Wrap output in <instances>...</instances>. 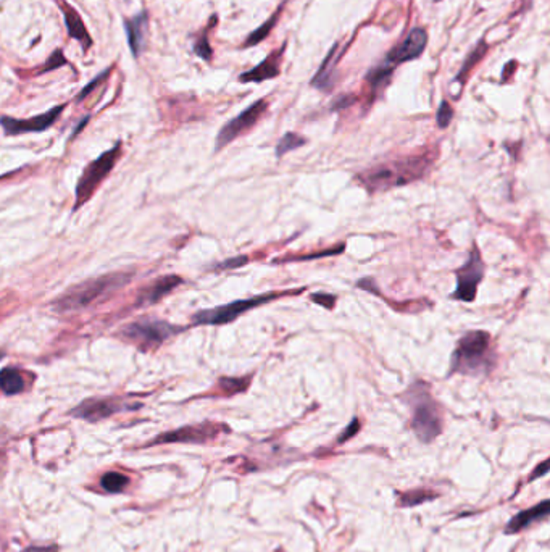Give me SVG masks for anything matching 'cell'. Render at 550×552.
Masks as SVG:
<instances>
[{
    "instance_id": "obj_1",
    "label": "cell",
    "mask_w": 550,
    "mask_h": 552,
    "mask_svg": "<svg viewBox=\"0 0 550 552\" xmlns=\"http://www.w3.org/2000/svg\"><path fill=\"white\" fill-rule=\"evenodd\" d=\"M434 159H436L434 152H423L389 163H380V165L358 173L356 179H358V183L370 194L384 192L425 178L432 163L436 162Z\"/></svg>"
},
{
    "instance_id": "obj_2",
    "label": "cell",
    "mask_w": 550,
    "mask_h": 552,
    "mask_svg": "<svg viewBox=\"0 0 550 552\" xmlns=\"http://www.w3.org/2000/svg\"><path fill=\"white\" fill-rule=\"evenodd\" d=\"M133 280L131 271H113L107 275L89 278L76 286L65 291L62 296L52 302V307L58 313L81 312L93 307L100 301H107L117 291L125 288Z\"/></svg>"
},
{
    "instance_id": "obj_3",
    "label": "cell",
    "mask_w": 550,
    "mask_h": 552,
    "mask_svg": "<svg viewBox=\"0 0 550 552\" xmlns=\"http://www.w3.org/2000/svg\"><path fill=\"white\" fill-rule=\"evenodd\" d=\"M496 367L492 338L487 331L474 330L463 335L452 353L449 376L487 375Z\"/></svg>"
},
{
    "instance_id": "obj_4",
    "label": "cell",
    "mask_w": 550,
    "mask_h": 552,
    "mask_svg": "<svg viewBox=\"0 0 550 552\" xmlns=\"http://www.w3.org/2000/svg\"><path fill=\"white\" fill-rule=\"evenodd\" d=\"M403 399L412 407V429L421 442H431L442 433V410L431 396L430 385L425 381L415 383L403 392Z\"/></svg>"
},
{
    "instance_id": "obj_5",
    "label": "cell",
    "mask_w": 550,
    "mask_h": 552,
    "mask_svg": "<svg viewBox=\"0 0 550 552\" xmlns=\"http://www.w3.org/2000/svg\"><path fill=\"white\" fill-rule=\"evenodd\" d=\"M302 291H303V288L297 289V291H283V293H279V291H273V293L252 296V297H247V299H239V301L229 302V304H224V306L205 308V311H199L192 315V325H195V326H222V325L233 323L234 320L239 318L241 315L247 313L249 311H252V308L270 304V302L276 301L278 297L301 294Z\"/></svg>"
},
{
    "instance_id": "obj_6",
    "label": "cell",
    "mask_w": 550,
    "mask_h": 552,
    "mask_svg": "<svg viewBox=\"0 0 550 552\" xmlns=\"http://www.w3.org/2000/svg\"><path fill=\"white\" fill-rule=\"evenodd\" d=\"M185 330V326L173 325L165 320L140 318L125 325L123 328L118 331V336L123 339L125 343L136 345L142 353H152V350L160 348L165 341L175 338Z\"/></svg>"
},
{
    "instance_id": "obj_7",
    "label": "cell",
    "mask_w": 550,
    "mask_h": 552,
    "mask_svg": "<svg viewBox=\"0 0 550 552\" xmlns=\"http://www.w3.org/2000/svg\"><path fill=\"white\" fill-rule=\"evenodd\" d=\"M120 154H121V142H117L112 149L100 154L95 160L90 162L89 165L84 168L83 175L79 177L76 183L75 207H73V210L76 212L79 207H83L90 197H93V194L97 191V187L100 186L102 181L108 177L110 172L115 168V165H117Z\"/></svg>"
},
{
    "instance_id": "obj_8",
    "label": "cell",
    "mask_w": 550,
    "mask_h": 552,
    "mask_svg": "<svg viewBox=\"0 0 550 552\" xmlns=\"http://www.w3.org/2000/svg\"><path fill=\"white\" fill-rule=\"evenodd\" d=\"M223 433H229V427H226L224 423L204 422L197 425H186V427L171 429V432H165L155 436L154 439L145 444V447L175 444V442H182V444H205V442L217 439L218 436Z\"/></svg>"
},
{
    "instance_id": "obj_9",
    "label": "cell",
    "mask_w": 550,
    "mask_h": 552,
    "mask_svg": "<svg viewBox=\"0 0 550 552\" xmlns=\"http://www.w3.org/2000/svg\"><path fill=\"white\" fill-rule=\"evenodd\" d=\"M486 265L481 259V252L476 242H473L468 260L455 271L457 286L452 297L462 302H473L478 294L481 281L484 280Z\"/></svg>"
},
{
    "instance_id": "obj_10",
    "label": "cell",
    "mask_w": 550,
    "mask_h": 552,
    "mask_svg": "<svg viewBox=\"0 0 550 552\" xmlns=\"http://www.w3.org/2000/svg\"><path fill=\"white\" fill-rule=\"evenodd\" d=\"M142 407V404L126 402L121 397H89L79 402L75 409L70 410V415L89 423H97L110 418L112 415L121 414L126 410H136Z\"/></svg>"
},
{
    "instance_id": "obj_11",
    "label": "cell",
    "mask_w": 550,
    "mask_h": 552,
    "mask_svg": "<svg viewBox=\"0 0 550 552\" xmlns=\"http://www.w3.org/2000/svg\"><path fill=\"white\" fill-rule=\"evenodd\" d=\"M266 108H268V102L265 99H260L254 102L252 105H249L246 110L237 115V117L229 120L218 132L217 142H215V152L226 147V145L233 142L234 139H237L239 136H242L244 132H247L250 128H254V126L259 123V120L264 117Z\"/></svg>"
},
{
    "instance_id": "obj_12",
    "label": "cell",
    "mask_w": 550,
    "mask_h": 552,
    "mask_svg": "<svg viewBox=\"0 0 550 552\" xmlns=\"http://www.w3.org/2000/svg\"><path fill=\"white\" fill-rule=\"evenodd\" d=\"M63 110H65V105H57L46 113L36 115V117L26 118V120H20V118L9 117V115H4V117H0V126H2L5 136H20V135H26V132H42L51 128L55 121L60 118V115H62Z\"/></svg>"
},
{
    "instance_id": "obj_13",
    "label": "cell",
    "mask_w": 550,
    "mask_h": 552,
    "mask_svg": "<svg viewBox=\"0 0 550 552\" xmlns=\"http://www.w3.org/2000/svg\"><path fill=\"white\" fill-rule=\"evenodd\" d=\"M426 46H427L426 29L413 28L412 31L408 33L407 38L388 53V57L384 58V62L389 63L393 68H397L400 63L412 62V60L420 58L421 53L425 52Z\"/></svg>"
},
{
    "instance_id": "obj_14",
    "label": "cell",
    "mask_w": 550,
    "mask_h": 552,
    "mask_svg": "<svg viewBox=\"0 0 550 552\" xmlns=\"http://www.w3.org/2000/svg\"><path fill=\"white\" fill-rule=\"evenodd\" d=\"M182 283H185V280L178 275H165L158 278V280L152 281L147 286L139 291L136 307H149L157 304L165 296H168L170 293H173L176 288L181 286Z\"/></svg>"
},
{
    "instance_id": "obj_15",
    "label": "cell",
    "mask_w": 550,
    "mask_h": 552,
    "mask_svg": "<svg viewBox=\"0 0 550 552\" xmlns=\"http://www.w3.org/2000/svg\"><path fill=\"white\" fill-rule=\"evenodd\" d=\"M55 2H57L60 10H62L63 18H65V26H66V31H68V34H70V38L78 41L83 47V52L88 53L89 48L93 47L94 41H93V38H90V34L88 31V28H85L81 15H79L76 9L73 7L71 4L66 2V0H55Z\"/></svg>"
},
{
    "instance_id": "obj_16",
    "label": "cell",
    "mask_w": 550,
    "mask_h": 552,
    "mask_svg": "<svg viewBox=\"0 0 550 552\" xmlns=\"http://www.w3.org/2000/svg\"><path fill=\"white\" fill-rule=\"evenodd\" d=\"M147 29H149V16L145 11H140L139 15L128 18L125 20V33L128 38V46L131 48V53L134 57H139V53L142 52L145 38H147Z\"/></svg>"
},
{
    "instance_id": "obj_17",
    "label": "cell",
    "mask_w": 550,
    "mask_h": 552,
    "mask_svg": "<svg viewBox=\"0 0 550 552\" xmlns=\"http://www.w3.org/2000/svg\"><path fill=\"white\" fill-rule=\"evenodd\" d=\"M549 511H550V504H549L547 499L542 501L541 504L528 509V511H522L519 514H517L515 517L509 521V524H507L505 533H509V535H515V533L526 530L529 525L536 524V521L547 519Z\"/></svg>"
},
{
    "instance_id": "obj_18",
    "label": "cell",
    "mask_w": 550,
    "mask_h": 552,
    "mask_svg": "<svg viewBox=\"0 0 550 552\" xmlns=\"http://www.w3.org/2000/svg\"><path fill=\"white\" fill-rule=\"evenodd\" d=\"M281 52H274L270 57L265 58L259 66L249 70L246 73H242L239 76L241 83H261L266 80H273L279 75V65L276 57H279Z\"/></svg>"
},
{
    "instance_id": "obj_19",
    "label": "cell",
    "mask_w": 550,
    "mask_h": 552,
    "mask_svg": "<svg viewBox=\"0 0 550 552\" xmlns=\"http://www.w3.org/2000/svg\"><path fill=\"white\" fill-rule=\"evenodd\" d=\"M0 390L5 396H16L26 390V381L18 368L7 367L0 372Z\"/></svg>"
},
{
    "instance_id": "obj_20",
    "label": "cell",
    "mask_w": 550,
    "mask_h": 552,
    "mask_svg": "<svg viewBox=\"0 0 550 552\" xmlns=\"http://www.w3.org/2000/svg\"><path fill=\"white\" fill-rule=\"evenodd\" d=\"M336 51H338V44H334L331 52L328 53V57L325 62L321 63L320 70L316 71V75L311 80V86H315L321 90H329L334 86V58H336Z\"/></svg>"
},
{
    "instance_id": "obj_21",
    "label": "cell",
    "mask_w": 550,
    "mask_h": 552,
    "mask_svg": "<svg viewBox=\"0 0 550 552\" xmlns=\"http://www.w3.org/2000/svg\"><path fill=\"white\" fill-rule=\"evenodd\" d=\"M252 376H242V378H233V376H222L218 380V387L224 396H234V394L246 392L250 386Z\"/></svg>"
},
{
    "instance_id": "obj_22",
    "label": "cell",
    "mask_w": 550,
    "mask_h": 552,
    "mask_svg": "<svg viewBox=\"0 0 550 552\" xmlns=\"http://www.w3.org/2000/svg\"><path fill=\"white\" fill-rule=\"evenodd\" d=\"M128 484H130V478L118 472H107L105 475L100 478L102 489L107 491L110 494L123 493Z\"/></svg>"
},
{
    "instance_id": "obj_23",
    "label": "cell",
    "mask_w": 550,
    "mask_h": 552,
    "mask_svg": "<svg viewBox=\"0 0 550 552\" xmlns=\"http://www.w3.org/2000/svg\"><path fill=\"white\" fill-rule=\"evenodd\" d=\"M303 144H307V139L299 136L297 132H286V135L279 139V142L276 145V157L286 155L291 150H296L299 147H302Z\"/></svg>"
},
{
    "instance_id": "obj_24",
    "label": "cell",
    "mask_w": 550,
    "mask_h": 552,
    "mask_svg": "<svg viewBox=\"0 0 550 552\" xmlns=\"http://www.w3.org/2000/svg\"><path fill=\"white\" fill-rule=\"evenodd\" d=\"M486 52H487V46H484V42L481 41L479 44L476 46L474 51H473L472 53H469V57L467 58L465 65H463L462 71H458V75H457V81L460 80V78H462V80H463V78H467V75H468L469 68H472V66H474V63H476V62H479V60L482 58V56H484Z\"/></svg>"
},
{
    "instance_id": "obj_25",
    "label": "cell",
    "mask_w": 550,
    "mask_h": 552,
    "mask_svg": "<svg viewBox=\"0 0 550 552\" xmlns=\"http://www.w3.org/2000/svg\"><path fill=\"white\" fill-rule=\"evenodd\" d=\"M452 118H454V108L449 104L447 100H442L441 105L437 108L436 113V123L441 130H445L450 125Z\"/></svg>"
},
{
    "instance_id": "obj_26",
    "label": "cell",
    "mask_w": 550,
    "mask_h": 552,
    "mask_svg": "<svg viewBox=\"0 0 550 552\" xmlns=\"http://www.w3.org/2000/svg\"><path fill=\"white\" fill-rule=\"evenodd\" d=\"M66 63H68V60L65 58L63 52L60 51V48H57V51H55V52L52 53V56L48 57V60L46 62V65L42 66V70H41L39 73H41V75H44V73H48V71H52V70L62 68V66H65Z\"/></svg>"
},
{
    "instance_id": "obj_27",
    "label": "cell",
    "mask_w": 550,
    "mask_h": 552,
    "mask_svg": "<svg viewBox=\"0 0 550 552\" xmlns=\"http://www.w3.org/2000/svg\"><path fill=\"white\" fill-rule=\"evenodd\" d=\"M276 18H278V14H276V15H273V16L270 18V21H266V23L264 24V26H261L260 29H256L255 33L250 34V36H249V39H247V46L259 44L260 41H264V39L266 38V34L271 31V28L274 26V23H276Z\"/></svg>"
},
{
    "instance_id": "obj_28",
    "label": "cell",
    "mask_w": 550,
    "mask_h": 552,
    "mask_svg": "<svg viewBox=\"0 0 550 552\" xmlns=\"http://www.w3.org/2000/svg\"><path fill=\"white\" fill-rule=\"evenodd\" d=\"M112 68H113V66H108V68L105 70V71H102V73H99V75H97L95 78H94V80L93 81H90L89 84H85V86H84V89L81 90V93H79L78 94V97H76V100H83V99H85V97H88L90 93H93V90L97 88V86H99V84L102 83V81H105L107 80V78H108V75H110V71H112Z\"/></svg>"
},
{
    "instance_id": "obj_29",
    "label": "cell",
    "mask_w": 550,
    "mask_h": 552,
    "mask_svg": "<svg viewBox=\"0 0 550 552\" xmlns=\"http://www.w3.org/2000/svg\"><path fill=\"white\" fill-rule=\"evenodd\" d=\"M247 264H249V257L247 256H237V257L223 260V262L217 264L215 266H213V270H217V271L233 270V269H239V266H244V265H247Z\"/></svg>"
},
{
    "instance_id": "obj_30",
    "label": "cell",
    "mask_w": 550,
    "mask_h": 552,
    "mask_svg": "<svg viewBox=\"0 0 550 552\" xmlns=\"http://www.w3.org/2000/svg\"><path fill=\"white\" fill-rule=\"evenodd\" d=\"M194 52L197 53V56L200 58H204L209 62V60H212V47L209 44V41H207V38L204 36V38H200L197 42L194 44Z\"/></svg>"
},
{
    "instance_id": "obj_31",
    "label": "cell",
    "mask_w": 550,
    "mask_h": 552,
    "mask_svg": "<svg viewBox=\"0 0 550 552\" xmlns=\"http://www.w3.org/2000/svg\"><path fill=\"white\" fill-rule=\"evenodd\" d=\"M310 299L313 301L315 304L325 307V308H333L336 306V296H333V294L316 293V294H311Z\"/></svg>"
},
{
    "instance_id": "obj_32",
    "label": "cell",
    "mask_w": 550,
    "mask_h": 552,
    "mask_svg": "<svg viewBox=\"0 0 550 552\" xmlns=\"http://www.w3.org/2000/svg\"><path fill=\"white\" fill-rule=\"evenodd\" d=\"M358 429H360V422L357 420V418H353V420H352V423L349 425V427H347V429H346V432H344V433H342V434L339 436V439H338V442H346L347 439H351V438H352V436H353V434H356V433L358 432Z\"/></svg>"
},
{
    "instance_id": "obj_33",
    "label": "cell",
    "mask_w": 550,
    "mask_h": 552,
    "mask_svg": "<svg viewBox=\"0 0 550 552\" xmlns=\"http://www.w3.org/2000/svg\"><path fill=\"white\" fill-rule=\"evenodd\" d=\"M547 472H549V460H544V462L539 467H537V469L533 473H531L529 481H533V480H536V478H541L544 475H547Z\"/></svg>"
},
{
    "instance_id": "obj_34",
    "label": "cell",
    "mask_w": 550,
    "mask_h": 552,
    "mask_svg": "<svg viewBox=\"0 0 550 552\" xmlns=\"http://www.w3.org/2000/svg\"><path fill=\"white\" fill-rule=\"evenodd\" d=\"M351 104H353V97L352 95H344V97H339L338 100H336L334 104V110H339V108H344V107H349Z\"/></svg>"
},
{
    "instance_id": "obj_35",
    "label": "cell",
    "mask_w": 550,
    "mask_h": 552,
    "mask_svg": "<svg viewBox=\"0 0 550 552\" xmlns=\"http://www.w3.org/2000/svg\"><path fill=\"white\" fill-rule=\"evenodd\" d=\"M21 552H58V546H42V548L33 546V548H28Z\"/></svg>"
},
{
    "instance_id": "obj_36",
    "label": "cell",
    "mask_w": 550,
    "mask_h": 552,
    "mask_svg": "<svg viewBox=\"0 0 550 552\" xmlns=\"http://www.w3.org/2000/svg\"><path fill=\"white\" fill-rule=\"evenodd\" d=\"M7 469V454L0 451V475Z\"/></svg>"
},
{
    "instance_id": "obj_37",
    "label": "cell",
    "mask_w": 550,
    "mask_h": 552,
    "mask_svg": "<svg viewBox=\"0 0 550 552\" xmlns=\"http://www.w3.org/2000/svg\"><path fill=\"white\" fill-rule=\"evenodd\" d=\"M434 2H441V0H434Z\"/></svg>"
},
{
    "instance_id": "obj_38",
    "label": "cell",
    "mask_w": 550,
    "mask_h": 552,
    "mask_svg": "<svg viewBox=\"0 0 550 552\" xmlns=\"http://www.w3.org/2000/svg\"><path fill=\"white\" fill-rule=\"evenodd\" d=\"M2 357H4V354H0V359H2Z\"/></svg>"
}]
</instances>
